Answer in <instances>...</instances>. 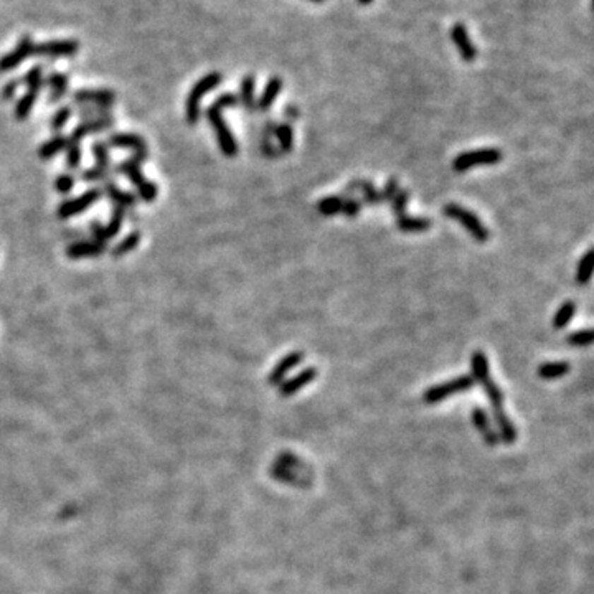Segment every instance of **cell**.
Masks as SVG:
<instances>
[{"label":"cell","instance_id":"f1b7e54d","mask_svg":"<svg viewBox=\"0 0 594 594\" xmlns=\"http://www.w3.org/2000/svg\"><path fill=\"white\" fill-rule=\"evenodd\" d=\"M343 202H345V196H340V195L323 196L321 202L317 203V212L323 215V217H333V215L342 213Z\"/></svg>","mask_w":594,"mask_h":594},{"label":"cell","instance_id":"3957f363","mask_svg":"<svg viewBox=\"0 0 594 594\" xmlns=\"http://www.w3.org/2000/svg\"><path fill=\"white\" fill-rule=\"evenodd\" d=\"M116 174L124 175L126 179L134 185V189L137 190V195H139V198L142 200V202H145V203L155 202L157 195H159V186L142 174L139 162H136L132 157L122 160L121 164L117 165Z\"/></svg>","mask_w":594,"mask_h":594},{"label":"cell","instance_id":"cb8c5ba5","mask_svg":"<svg viewBox=\"0 0 594 594\" xmlns=\"http://www.w3.org/2000/svg\"><path fill=\"white\" fill-rule=\"evenodd\" d=\"M429 218H421V217H408V215H401L398 217V222H396V227H398L400 232L403 233H421L426 232V230L431 228Z\"/></svg>","mask_w":594,"mask_h":594},{"label":"cell","instance_id":"5bb4252c","mask_svg":"<svg viewBox=\"0 0 594 594\" xmlns=\"http://www.w3.org/2000/svg\"><path fill=\"white\" fill-rule=\"evenodd\" d=\"M114 124V117H112L111 112H107V114H102V116H97V117H93V119H86V121H81L80 124H78L75 129L71 131V139H76V141H83L85 137L91 136V134H100V132L109 129Z\"/></svg>","mask_w":594,"mask_h":594},{"label":"cell","instance_id":"74e56055","mask_svg":"<svg viewBox=\"0 0 594 594\" xmlns=\"http://www.w3.org/2000/svg\"><path fill=\"white\" fill-rule=\"evenodd\" d=\"M71 116H73V107L71 106H63V107H60V109H58L55 112V114H53L52 121H50L52 131L60 132L63 129V127H65L68 124V121L71 119Z\"/></svg>","mask_w":594,"mask_h":594},{"label":"cell","instance_id":"ba28073f","mask_svg":"<svg viewBox=\"0 0 594 594\" xmlns=\"http://www.w3.org/2000/svg\"><path fill=\"white\" fill-rule=\"evenodd\" d=\"M502 152L499 149H494V147H489V149H477V150H469L459 154L453 160V169L456 172H465L473 167L477 165H494L499 164L502 160Z\"/></svg>","mask_w":594,"mask_h":594},{"label":"cell","instance_id":"9a60e30c","mask_svg":"<svg viewBox=\"0 0 594 594\" xmlns=\"http://www.w3.org/2000/svg\"><path fill=\"white\" fill-rule=\"evenodd\" d=\"M473 423L474 428L479 431V434L482 436L484 443L489 446V448H497L500 439L497 431L494 429L492 421H490L487 411H485L482 406H474L473 408Z\"/></svg>","mask_w":594,"mask_h":594},{"label":"cell","instance_id":"d6986e66","mask_svg":"<svg viewBox=\"0 0 594 594\" xmlns=\"http://www.w3.org/2000/svg\"><path fill=\"white\" fill-rule=\"evenodd\" d=\"M319 375L316 367H307L304 368L301 373H297L296 376L291 378V380L283 381L279 385V395L284 396V398H289V396L296 395L297 391H301L304 386H307L309 383H312Z\"/></svg>","mask_w":594,"mask_h":594},{"label":"cell","instance_id":"7dc6e473","mask_svg":"<svg viewBox=\"0 0 594 594\" xmlns=\"http://www.w3.org/2000/svg\"><path fill=\"white\" fill-rule=\"evenodd\" d=\"M358 2H360L362 6H370V4L373 2V0H358Z\"/></svg>","mask_w":594,"mask_h":594},{"label":"cell","instance_id":"4316f807","mask_svg":"<svg viewBox=\"0 0 594 594\" xmlns=\"http://www.w3.org/2000/svg\"><path fill=\"white\" fill-rule=\"evenodd\" d=\"M254 90H256V78H254V75H246L242 81V95H239L238 101L242 102V106L248 111L256 107V102H254Z\"/></svg>","mask_w":594,"mask_h":594},{"label":"cell","instance_id":"60d3db41","mask_svg":"<svg viewBox=\"0 0 594 594\" xmlns=\"http://www.w3.org/2000/svg\"><path fill=\"white\" fill-rule=\"evenodd\" d=\"M73 186H75V177H73L70 172H66V174H61V175L57 177L55 189H57L58 194H61V195L70 194V191L73 190Z\"/></svg>","mask_w":594,"mask_h":594},{"label":"cell","instance_id":"30bf717a","mask_svg":"<svg viewBox=\"0 0 594 594\" xmlns=\"http://www.w3.org/2000/svg\"><path fill=\"white\" fill-rule=\"evenodd\" d=\"M80 50V43L76 40H48L35 45L33 57L58 60V58H73Z\"/></svg>","mask_w":594,"mask_h":594},{"label":"cell","instance_id":"f546056e","mask_svg":"<svg viewBox=\"0 0 594 594\" xmlns=\"http://www.w3.org/2000/svg\"><path fill=\"white\" fill-rule=\"evenodd\" d=\"M38 96H40L38 93L27 91L25 95H23L20 100L17 101L16 109H13V116H16L17 121H25L27 117L30 116V112L33 111V106H35Z\"/></svg>","mask_w":594,"mask_h":594},{"label":"cell","instance_id":"6da1fadb","mask_svg":"<svg viewBox=\"0 0 594 594\" xmlns=\"http://www.w3.org/2000/svg\"><path fill=\"white\" fill-rule=\"evenodd\" d=\"M470 370H473V375L470 376L474 378V381H477L479 385L482 386L485 396H487L490 405H492V415L499 429V439L507 446L515 444L518 439V431L513 426L512 421H510L509 416L505 415L504 391L500 390L497 383L494 381L492 375H490L489 360L482 350L473 352V357H470Z\"/></svg>","mask_w":594,"mask_h":594},{"label":"cell","instance_id":"ab89813d","mask_svg":"<svg viewBox=\"0 0 594 594\" xmlns=\"http://www.w3.org/2000/svg\"><path fill=\"white\" fill-rule=\"evenodd\" d=\"M408 200H410L408 190L396 191V195L391 198V210H393V213H395V217H401V215H405V208H406V203H408Z\"/></svg>","mask_w":594,"mask_h":594},{"label":"cell","instance_id":"b9f144b4","mask_svg":"<svg viewBox=\"0 0 594 594\" xmlns=\"http://www.w3.org/2000/svg\"><path fill=\"white\" fill-rule=\"evenodd\" d=\"M360 208H362V202H358L355 198H345V202H343V207H342V215H345L348 218H355L358 217V213H360Z\"/></svg>","mask_w":594,"mask_h":594},{"label":"cell","instance_id":"836d02e7","mask_svg":"<svg viewBox=\"0 0 594 594\" xmlns=\"http://www.w3.org/2000/svg\"><path fill=\"white\" fill-rule=\"evenodd\" d=\"M273 134L278 137L279 141V147H281V152L284 154H287V152L292 150V145H294V132H292V127L289 124H279L274 127Z\"/></svg>","mask_w":594,"mask_h":594},{"label":"cell","instance_id":"d4e9b609","mask_svg":"<svg viewBox=\"0 0 594 594\" xmlns=\"http://www.w3.org/2000/svg\"><path fill=\"white\" fill-rule=\"evenodd\" d=\"M569 370H571V367L566 362H547L538 367L537 375L543 380H557V378L568 375Z\"/></svg>","mask_w":594,"mask_h":594},{"label":"cell","instance_id":"8fae6325","mask_svg":"<svg viewBox=\"0 0 594 594\" xmlns=\"http://www.w3.org/2000/svg\"><path fill=\"white\" fill-rule=\"evenodd\" d=\"M117 100L116 93L106 88H85V90H76L73 93V102L78 106H100L111 109Z\"/></svg>","mask_w":594,"mask_h":594},{"label":"cell","instance_id":"d6a6232c","mask_svg":"<svg viewBox=\"0 0 594 594\" xmlns=\"http://www.w3.org/2000/svg\"><path fill=\"white\" fill-rule=\"evenodd\" d=\"M593 256H594L593 248H589L588 251L584 253V256L579 259L578 268H576V283L579 284V286H583V284H588L589 279H591Z\"/></svg>","mask_w":594,"mask_h":594},{"label":"cell","instance_id":"7bdbcfd3","mask_svg":"<svg viewBox=\"0 0 594 594\" xmlns=\"http://www.w3.org/2000/svg\"><path fill=\"white\" fill-rule=\"evenodd\" d=\"M400 190V182L398 179H390L386 182L385 189L380 190V194L383 196V202H391L393 196L396 195V191Z\"/></svg>","mask_w":594,"mask_h":594},{"label":"cell","instance_id":"83f0119b","mask_svg":"<svg viewBox=\"0 0 594 594\" xmlns=\"http://www.w3.org/2000/svg\"><path fill=\"white\" fill-rule=\"evenodd\" d=\"M22 83L27 86V91H33L40 95L43 86H45V76H43V66L35 65L30 68L22 78Z\"/></svg>","mask_w":594,"mask_h":594},{"label":"cell","instance_id":"ee69618b","mask_svg":"<svg viewBox=\"0 0 594 594\" xmlns=\"http://www.w3.org/2000/svg\"><path fill=\"white\" fill-rule=\"evenodd\" d=\"M215 106L217 107H220V109H228V107H234L238 105V96L237 95H233V93H225V95H222L218 97L217 101L213 102Z\"/></svg>","mask_w":594,"mask_h":594},{"label":"cell","instance_id":"2e32d148","mask_svg":"<svg viewBox=\"0 0 594 594\" xmlns=\"http://www.w3.org/2000/svg\"><path fill=\"white\" fill-rule=\"evenodd\" d=\"M451 38H453L456 48H458L461 58L464 61H474L477 58V48L474 47V43L470 42V37L468 33V28H465L464 23H456L451 30Z\"/></svg>","mask_w":594,"mask_h":594},{"label":"cell","instance_id":"4dcf8cb0","mask_svg":"<svg viewBox=\"0 0 594 594\" xmlns=\"http://www.w3.org/2000/svg\"><path fill=\"white\" fill-rule=\"evenodd\" d=\"M66 157H65V164L70 170H76L80 169L81 165V160H83V152H81V142L76 141V139H71V137H68V145H66Z\"/></svg>","mask_w":594,"mask_h":594},{"label":"cell","instance_id":"ffe728a7","mask_svg":"<svg viewBox=\"0 0 594 594\" xmlns=\"http://www.w3.org/2000/svg\"><path fill=\"white\" fill-rule=\"evenodd\" d=\"M105 191H106L107 198H109L111 202L114 203V207L121 208V210H126V212L131 208H136V205H137L136 196L129 194V191L119 189V186H117L112 180L106 182Z\"/></svg>","mask_w":594,"mask_h":594},{"label":"cell","instance_id":"5b68a950","mask_svg":"<svg viewBox=\"0 0 594 594\" xmlns=\"http://www.w3.org/2000/svg\"><path fill=\"white\" fill-rule=\"evenodd\" d=\"M205 116H207L208 119V124L213 127L215 131V136H217V141H218V145H220V150L223 152L227 157H234L238 154V142L234 139L232 129H230V126L227 124V121L223 119V114H222V109L217 107L215 105L208 106V109L205 111Z\"/></svg>","mask_w":594,"mask_h":594},{"label":"cell","instance_id":"8992f818","mask_svg":"<svg viewBox=\"0 0 594 594\" xmlns=\"http://www.w3.org/2000/svg\"><path fill=\"white\" fill-rule=\"evenodd\" d=\"M475 385L474 378L470 375H461L458 378H453V380L441 383V385H434L428 388L424 391L423 400L426 405H436L441 403V401L451 398V396L458 395V393L468 391Z\"/></svg>","mask_w":594,"mask_h":594},{"label":"cell","instance_id":"f6af8a7d","mask_svg":"<svg viewBox=\"0 0 594 594\" xmlns=\"http://www.w3.org/2000/svg\"><path fill=\"white\" fill-rule=\"evenodd\" d=\"M20 83H22V80H18V78H16V80L8 81L7 85L4 86V90H2V100L4 101L13 100V96H16L18 86H20Z\"/></svg>","mask_w":594,"mask_h":594},{"label":"cell","instance_id":"603a6c76","mask_svg":"<svg viewBox=\"0 0 594 594\" xmlns=\"http://www.w3.org/2000/svg\"><path fill=\"white\" fill-rule=\"evenodd\" d=\"M66 145H68V136L55 134L52 139H48L40 145V149H38V157H40L42 160H50L55 155L60 154L61 150H65Z\"/></svg>","mask_w":594,"mask_h":594},{"label":"cell","instance_id":"7c38bea8","mask_svg":"<svg viewBox=\"0 0 594 594\" xmlns=\"http://www.w3.org/2000/svg\"><path fill=\"white\" fill-rule=\"evenodd\" d=\"M126 213H127L126 210H121V208L114 207V208H112V215H111L109 222H107L106 225H102L100 222H93L91 223V233H93V237H95L96 242H100L102 244H107L112 238H116L117 234L121 233L122 225H124Z\"/></svg>","mask_w":594,"mask_h":594},{"label":"cell","instance_id":"ac0fdd59","mask_svg":"<svg viewBox=\"0 0 594 594\" xmlns=\"http://www.w3.org/2000/svg\"><path fill=\"white\" fill-rule=\"evenodd\" d=\"M302 360H304V353L302 352H291V353H287L286 357H283L281 360H279L276 365H274L273 372L269 373V376H268L269 385H271V386L281 385L287 373L294 370V368H296L297 365H301Z\"/></svg>","mask_w":594,"mask_h":594},{"label":"cell","instance_id":"7a4b0ae2","mask_svg":"<svg viewBox=\"0 0 594 594\" xmlns=\"http://www.w3.org/2000/svg\"><path fill=\"white\" fill-rule=\"evenodd\" d=\"M223 76L222 73L212 71L203 78H200L198 81L195 83L194 88H191L189 96H186L185 101V119L189 126L198 124L200 114H202V101L203 97L208 95L210 91H213L220 83H222Z\"/></svg>","mask_w":594,"mask_h":594},{"label":"cell","instance_id":"c3c4849f","mask_svg":"<svg viewBox=\"0 0 594 594\" xmlns=\"http://www.w3.org/2000/svg\"><path fill=\"white\" fill-rule=\"evenodd\" d=\"M311 2H316V4H322V2H326V0H311Z\"/></svg>","mask_w":594,"mask_h":594},{"label":"cell","instance_id":"7402d4cb","mask_svg":"<svg viewBox=\"0 0 594 594\" xmlns=\"http://www.w3.org/2000/svg\"><path fill=\"white\" fill-rule=\"evenodd\" d=\"M283 90V80L279 76H273L271 80L268 81V85L264 86V90L261 93V96H259V100L256 102V109L258 111H268L269 107L273 106V102L278 100L279 93Z\"/></svg>","mask_w":594,"mask_h":594},{"label":"cell","instance_id":"52a82bcc","mask_svg":"<svg viewBox=\"0 0 594 594\" xmlns=\"http://www.w3.org/2000/svg\"><path fill=\"white\" fill-rule=\"evenodd\" d=\"M107 147H112V149H122V150H131L132 159L139 164H144V162L149 159V147H147V142L142 139L141 136L134 134V132H114L107 137Z\"/></svg>","mask_w":594,"mask_h":594},{"label":"cell","instance_id":"9c48e42d","mask_svg":"<svg viewBox=\"0 0 594 594\" xmlns=\"http://www.w3.org/2000/svg\"><path fill=\"white\" fill-rule=\"evenodd\" d=\"M101 196H102V191L100 189H91V190H86L85 194H81L80 196L65 200V202H61L60 207H58V212H57L58 218L68 220V218L76 217V215L85 213L88 208H91L93 205L100 202Z\"/></svg>","mask_w":594,"mask_h":594},{"label":"cell","instance_id":"bcb514c9","mask_svg":"<svg viewBox=\"0 0 594 594\" xmlns=\"http://www.w3.org/2000/svg\"><path fill=\"white\" fill-rule=\"evenodd\" d=\"M286 116H287V117H289V116H292V119H296V117H297V109H296V107L289 105V106L286 107Z\"/></svg>","mask_w":594,"mask_h":594},{"label":"cell","instance_id":"277c9868","mask_svg":"<svg viewBox=\"0 0 594 594\" xmlns=\"http://www.w3.org/2000/svg\"><path fill=\"white\" fill-rule=\"evenodd\" d=\"M444 217L453 218L456 222H459L463 227L468 230L470 237H473L477 243H487L490 239V232L485 228V225L480 222L477 215L470 212L469 208L461 207L458 203H449L446 205L443 210Z\"/></svg>","mask_w":594,"mask_h":594},{"label":"cell","instance_id":"d590c367","mask_svg":"<svg viewBox=\"0 0 594 594\" xmlns=\"http://www.w3.org/2000/svg\"><path fill=\"white\" fill-rule=\"evenodd\" d=\"M112 174H116V172L112 170H106V169H100V167H90V169L83 170L81 174V180L83 182H88V184H96V182H111L112 180Z\"/></svg>","mask_w":594,"mask_h":594},{"label":"cell","instance_id":"8d00e7d4","mask_svg":"<svg viewBox=\"0 0 594 594\" xmlns=\"http://www.w3.org/2000/svg\"><path fill=\"white\" fill-rule=\"evenodd\" d=\"M358 190H362L363 194V202L368 205H378L383 203V196L380 191L375 189L373 182L368 180H358Z\"/></svg>","mask_w":594,"mask_h":594},{"label":"cell","instance_id":"e575fe53","mask_svg":"<svg viewBox=\"0 0 594 594\" xmlns=\"http://www.w3.org/2000/svg\"><path fill=\"white\" fill-rule=\"evenodd\" d=\"M91 152L96 159V167L111 170V154H109V147H107L106 142L96 141L95 144L91 145Z\"/></svg>","mask_w":594,"mask_h":594},{"label":"cell","instance_id":"4fadbf2b","mask_svg":"<svg viewBox=\"0 0 594 594\" xmlns=\"http://www.w3.org/2000/svg\"><path fill=\"white\" fill-rule=\"evenodd\" d=\"M33 50H35V43H33V38L30 35H25L20 38L18 45L0 58V73H8L16 70L22 65L23 61L28 60V58L33 57Z\"/></svg>","mask_w":594,"mask_h":594},{"label":"cell","instance_id":"484cf974","mask_svg":"<svg viewBox=\"0 0 594 594\" xmlns=\"http://www.w3.org/2000/svg\"><path fill=\"white\" fill-rule=\"evenodd\" d=\"M139 243H141V232H139V230H134V232L127 233L126 237L122 238L121 242L111 249V256L112 258L126 256V254L134 251V249L139 246Z\"/></svg>","mask_w":594,"mask_h":594},{"label":"cell","instance_id":"e0dca14e","mask_svg":"<svg viewBox=\"0 0 594 594\" xmlns=\"http://www.w3.org/2000/svg\"><path fill=\"white\" fill-rule=\"evenodd\" d=\"M107 251V244H102L96 239H81L70 244L66 248V256L70 259H85V258H100Z\"/></svg>","mask_w":594,"mask_h":594},{"label":"cell","instance_id":"1f68e13d","mask_svg":"<svg viewBox=\"0 0 594 594\" xmlns=\"http://www.w3.org/2000/svg\"><path fill=\"white\" fill-rule=\"evenodd\" d=\"M574 314H576V304H574L573 301L563 302V306L558 309L557 314H554L553 327L557 328V331H562V328L566 327L568 323L573 321Z\"/></svg>","mask_w":594,"mask_h":594},{"label":"cell","instance_id":"44dd1931","mask_svg":"<svg viewBox=\"0 0 594 594\" xmlns=\"http://www.w3.org/2000/svg\"><path fill=\"white\" fill-rule=\"evenodd\" d=\"M45 85L48 86V91H50V95H48V101L57 102L68 93V88H70V76L65 75V73L53 71L48 75V78L45 80Z\"/></svg>","mask_w":594,"mask_h":594},{"label":"cell","instance_id":"f35d334b","mask_svg":"<svg viewBox=\"0 0 594 594\" xmlns=\"http://www.w3.org/2000/svg\"><path fill=\"white\" fill-rule=\"evenodd\" d=\"M566 342L573 347H589L593 342V331L591 328H583V331L573 332L571 335H568Z\"/></svg>","mask_w":594,"mask_h":594}]
</instances>
